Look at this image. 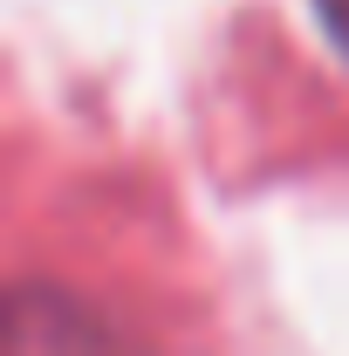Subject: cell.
I'll list each match as a JSON object with an SVG mask.
<instances>
[{
    "instance_id": "cell-1",
    "label": "cell",
    "mask_w": 349,
    "mask_h": 356,
    "mask_svg": "<svg viewBox=\"0 0 349 356\" xmlns=\"http://www.w3.org/2000/svg\"><path fill=\"white\" fill-rule=\"evenodd\" d=\"M315 21H322V35L349 55V0H315Z\"/></svg>"
}]
</instances>
